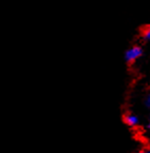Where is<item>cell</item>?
<instances>
[{
	"mask_svg": "<svg viewBox=\"0 0 150 153\" xmlns=\"http://www.w3.org/2000/svg\"><path fill=\"white\" fill-rule=\"evenodd\" d=\"M143 54L144 50L141 45H133L125 52V60L128 63H133L139 58H141Z\"/></svg>",
	"mask_w": 150,
	"mask_h": 153,
	"instance_id": "1",
	"label": "cell"
},
{
	"mask_svg": "<svg viewBox=\"0 0 150 153\" xmlns=\"http://www.w3.org/2000/svg\"><path fill=\"white\" fill-rule=\"evenodd\" d=\"M123 120L128 127L130 128H134V127H137L140 124V120L139 117L134 114V113H125L123 115Z\"/></svg>",
	"mask_w": 150,
	"mask_h": 153,
	"instance_id": "2",
	"label": "cell"
},
{
	"mask_svg": "<svg viewBox=\"0 0 150 153\" xmlns=\"http://www.w3.org/2000/svg\"><path fill=\"white\" fill-rule=\"evenodd\" d=\"M141 37L145 42H148V41L150 40V29H149V27H145V29L142 31Z\"/></svg>",
	"mask_w": 150,
	"mask_h": 153,
	"instance_id": "3",
	"label": "cell"
},
{
	"mask_svg": "<svg viewBox=\"0 0 150 153\" xmlns=\"http://www.w3.org/2000/svg\"><path fill=\"white\" fill-rule=\"evenodd\" d=\"M144 106H145L147 109L150 108V96H149V94L146 95L145 98H144Z\"/></svg>",
	"mask_w": 150,
	"mask_h": 153,
	"instance_id": "4",
	"label": "cell"
}]
</instances>
